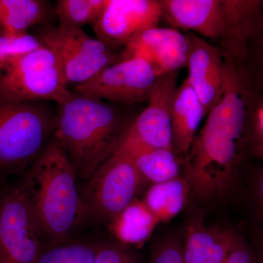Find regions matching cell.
Masks as SVG:
<instances>
[{
	"mask_svg": "<svg viewBox=\"0 0 263 263\" xmlns=\"http://www.w3.org/2000/svg\"><path fill=\"white\" fill-rule=\"evenodd\" d=\"M188 37L171 28L156 27L140 33L125 46L122 60L139 58L150 64L158 77L187 65Z\"/></svg>",
	"mask_w": 263,
	"mask_h": 263,
	"instance_id": "cell-12",
	"label": "cell"
},
{
	"mask_svg": "<svg viewBox=\"0 0 263 263\" xmlns=\"http://www.w3.org/2000/svg\"><path fill=\"white\" fill-rule=\"evenodd\" d=\"M51 4L44 0H0V31L7 34H26L29 28L48 25Z\"/></svg>",
	"mask_w": 263,
	"mask_h": 263,
	"instance_id": "cell-18",
	"label": "cell"
},
{
	"mask_svg": "<svg viewBox=\"0 0 263 263\" xmlns=\"http://www.w3.org/2000/svg\"><path fill=\"white\" fill-rule=\"evenodd\" d=\"M105 0H60L55 8L59 25L82 27L99 18Z\"/></svg>",
	"mask_w": 263,
	"mask_h": 263,
	"instance_id": "cell-22",
	"label": "cell"
},
{
	"mask_svg": "<svg viewBox=\"0 0 263 263\" xmlns=\"http://www.w3.org/2000/svg\"><path fill=\"white\" fill-rule=\"evenodd\" d=\"M162 15L176 27L209 38L223 37L226 28L224 0H164Z\"/></svg>",
	"mask_w": 263,
	"mask_h": 263,
	"instance_id": "cell-14",
	"label": "cell"
},
{
	"mask_svg": "<svg viewBox=\"0 0 263 263\" xmlns=\"http://www.w3.org/2000/svg\"><path fill=\"white\" fill-rule=\"evenodd\" d=\"M226 28L224 38L227 47L234 56L240 57L246 45L260 26L263 2L254 0H224Z\"/></svg>",
	"mask_w": 263,
	"mask_h": 263,
	"instance_id": "cell-17",
	"label": "cell"
},
{
	"mask_svg": "<svg viewBox=\"0 0 263 263\" xmlns=\"http://www.w3.org/2000/svg\"><path fill=\"white\" fill-rule=\"evenodd\" d=\"M158 223L143 201L135 200L110 226L119 242L127 246L148 239Z\"/></svg>",
	"mask_w": 263,
	"mask_h": 263,
	"instance_id": "cell-20",
	"label": "cell"
},
{
	"mask_svg": "<svg viewBox=\"0 0 263 263\" xmlns=\"http://www.w3.org/2000/svg\"><path fill=\"white\" fill-rule=\"evenodd\" d=\"M205 116L200 99L185 79L175 93L171 108L172 147L176 155H188Z\"/></svg>",
	"mask_w": 263,
	"mask_h": 263,
	"instance_id": "cell-16",
	"label": "cell"
},
{
	"mask_svg": "<svg viewBox=\"0 0 263 263\" xmlns=\"http://www.w3.org/2000/svg\"><path fill=\"white\" fill-rule=\"evenodd\" d=\"M235 235L228 230L209 228L201 216H195L185 233L184 263L226 262Z\"/></svg>",
	"mask_w": 263,
	"mask_h": 263,
	"instance_id": "cell-15",
	"label": "cell"
},
{
	"mask_svg": "<svg viewBox=\"0 0 263 263\" xmlns=\"http://www.w3.org/2000/svg\"><path fill=\"white\" fill-rule=\"evenodd\" d=\"M190 189L187 181L181 176L164 182L152 183L143 202L159 222H167L182 211Z\"/></svg>",
	"mask_w": 263,
	"mask_h": 263,
	"instance_id": "cell-19",
	"label": "cell"
},
{
	"mask_svg": "<svg viewBox=\"0 0 263 263\" xmlns=\"http://www.w3.org/2000/svg\"><path fill=\"white\" fill-rule=\"evenodd\" d=\"M145 181L131 157L114 154L80 190L83 219L110 226L136 200Z\"/></svg>",
	"mask_w": 263,
	"mask_h": 263,
	"instance_id": "cell-5",
	"label": "cell"
},
{
	"mask_svg": "<svg viewBox=\"0 0 263 263\" xmlns=\"http://www.w3.org/2000/svg\"><path fill=\"white\" fill-rule=\"evenodd\" d=\"M162 15L160 1L105 0L93 29L96 38L112 50L127 46L140 33L157 27Z\"/></svg>",
	"mask_w": 263,
	"mask_h": 263,
	"instance_id": "cell-11",
	"label": "cell"
},
{
	"mask_svg": "<svg viewBox=\"0 0 263 263\" xmlns=\"http://www.w3.org/2000/svg\"><path fill=\"white\" fill-rule=\"evenodd\" d=\"M229 72L224 95L208 114L185 164L184 179L202 200L226 195L234 181L243 151L245 103Z\"/></svg>",
	"mask_w": 263,
	"mask_h": 263,
	"instance_id": "cell-1",
	"label": "cell"
},
{
	"mask_svg": "<svg viewBox=\"0 0 263 263\" xmlns=\"http://www.w3.org/2000/svg\"><path fill=\"white\" fill-rule=\"evenodd\" d=\"M127 125L110 104L72 91L57 104L53 137L65 149L77 176L88 180L114 155Z\"/></svg>",
	"mask_w": 263,
	"mask_h": 263,
	"instance_id": "cell-3",
	"label": "cell"
},
{
	"mask_svg": "<svg viewBox=\"0 0 263 263\" xmlns=\"http://www.w3.org/2000/svg\"><path fill=\"white\" fill-rule=\"evenodd\" d=\"M47 102L0 100V183L22 176L43 153L56 127Z\"/></svg>",
	"mask_w": 263,
	"mask_h": 263,
	"instance_id": "cell-4",
	"label": "cell"
},
{
	"mask_svg": "<svg viewBox=\"0 0 263 263\" xmlns=\"http://www.w3.org/2000/svg\"><path fill=\"white\" fill-rule=\"evenodd\" d=\"M254 152L259 158L263 159V138H257L254 146Z\"/></svg>",
	"mask_w": 263,
	"mask_h": 263,
	"instance_id": "cell-30",
	"label": "cell"
},
{
	"mask_svg": "<svg viewBox=\"0 0 263 263\" xmlns=\"http://www.w3.org/2000/svg\"><path fill=\"white\" fill-rule=\"evenodd\" d=\"M257 138H263V105L257 114Z\"/></svg>",
	"mask_w": 263,
	"mask_h": 263,
	"instance_id": "cell-29",
	"label": "cell"
},
{
	"mask_svg": "<svg viewBox=\"0 0 263 263\" xmlns=\"http://www.w3.org/2000/svg\"><path fill=\"white\" fill-rule=\"evenodd\" d=\"M258 263H263V233L259 237Z\"/></svg>",
	"mask_w": 263,
	"mask_h": 263,
	"instance_id": "cell-31",
	"label": "cell"
},
{
	"mask_svg": "<svg viewBox=\"0 0 263 263\" xmlns=\"http://www.w3.org/2000/svg\"><path fill=\"white\" fill-rule=\"evenodd\" d=\"M176 83V72L158 77L146 108L123 132L114 154L133 157L147 151L173 149L171 108Z\"/></svg>",
	"mask_w": 263,
	"mask_h": 263,
	"instance_id": "cell-8",
	"label": "cell"
},
{
	"mask_svg": "<svg viewBox=\"0 0 263 263\" xmlns=\"http://www.w3.org/2000/svg\"><path fill=\"white\" fill-rule=\"evenodd\" d=\"M151 263H184L181 242L176 238L161 241L154 249Z\"/></svg>",
	"mask_w": 263,
	"mask_h": 263,
	"instance_id": "cell-26",
	"label": "cell"
},
{
	"mask_svg": "<svg viewBox=\"0 0 263 263\" xmlns=\"http://www.w3.org/2000/svg\"><path fill=\"white\" fill-rule=\"evenodd\" d=\"M157 79L148 62L129 58L105 67L89 81L74 86L73 91L104 101L147 103Z\"/></svg>",
	"mask_w": 263,
	"mask_h": 263,
	"instance_id": "cell-10",
	"label": "cell"
},
{
	"mask_svg": "<svg viewBox=\"0 0 263 263\" xmlns=\"http://www.w3.org/2000/svg\"><path fill=\"white\" fill-rule=\"evenodd\" d=\"M95 263H138L134 253L127 245L106 242L98 245Z\"/></svg>",
	"mask_w": 263,
	"mask_h": 263,
	"instance_id": "cell-25",
	"label": "cell"
},
{
	"mask_svg": "<svg viewBox=\"0 0 263 263\" xmlns=\"http://www.w3.org/2000/svg\"><path fill=\"white\" fill-rule=\"evenodd\" d=\"M98 245L69 243L46 248L36 263H95Z\"/></svg>",
	"mask_w": 263,
	"mask_h": 263,
	"instance_id": "cell-23",
	"label": "cell"
},
{
	"mask_svg": "<svg viewBox=\"0 0 263 263\" xmlns=\"http://www.w3.org/2000/svg\"><path fill=\"white\" fill-rule=\"evenodd\" d=\"M45 249L22 183H0V263H36Z\"/></svg>",
	"mask_w": 263,
	"mask_h": 263,
	"instance_id": "cell-9",
	"label": "cell"
},
{
	"mask_svg": "<svg viewBox=\"0 0 263 263\" xmlns=\"http://www.w3.org/2000/svg\"><path fill=\"white\" fill-rule=\"evenodd\" d=\"M255 197L259 214L263 219V171L259 175L256 181Z\"/></svg>",
	"mask_w": 263,
	"mask_h": 263,
	"instance_id": "cell-28",
	"label": "cell"
},
{
	"mask_svg": "<svg viewBox=\"0 0 263 263\" xmlns=\"http://www.w3.org/2000/svg\"><path fill=\"white\" fill-rule=\"evenodd\" d=\"M42 45L37 37L29 33L10 34L0 31V75L15 59Z\"/></svg>",
	"mask_w": 263,
	"mask_h": 263,
	"instance_id": "cell-24",
	"label": "cell"
},
{
	"mask_svg": "<svg viewBox=\"0 0 263 263\" xmlns=\"http://www.w3.org/2000/svg\"><path fill=\"white\" fill-rule=\"evenodd\" d=\"M176 155L172 148H160L142 152L131 158L145 181L157 183L179 177Z\"/></svg>",
	"mask_w": 263,
	"mask_h": 263,
	"instance_id": "cell-21",
	"label": "cell"
},
{
	"mask_svg": "<svg viewBox=\"0 0 263 263\" xmlns=\"http://www.w3.org/2000/svg\"><path fill=\"white\" fill-rule=\"evenodd\" d=\"M42 27L37 37L56 54L68 86L84 84L117 62L112 50L86 34L82 27L50 24Z\"/></svg>",
	"mask_w": 263,
	"mask_h": 263,
	"instance_id": "cell-7",
	"label": "cell"
},
{
	"mask_svg": "<svg viewBox=\"0 0 263 263\" xmlns=\"http://www.w3.org/2000/svg\"><path fill=\"white\" fill-rule=\"evenodd\" d=\"M72 91L53 51L43 46L13 60L0 75V100L61 103Z\"/></svg>",
	"mask_w": 263,
	"mask_h": 263,
	"instance_id": "cell-6",
	"label": "cell"
},
{
	"mask_svg": "<svg viewBox=\"0 0 263 263\" xmlns=\"http://www.w3.org/2000/svg\"><path fill=\"white\" fill-rule=\"evenodd\" d=\"M18 180L45 247L70 242L71 236L84 220L80 190L75 168L53 137Z\"/></svg>",
	"mask_w": 263,
	"mask_h": 263,
	"instance_id": "cell-2",
	"label": "cell"
},
{
	"mask_svg": "<svg viewBox=\"0 0 263 263\" xmlns=\"http://www.w3.org/2000/svg\"><path fill=\"white\" fill-rule=\"evenodd\" d=\"M224 263H255L252 252L238 235H235Z\"/></svg>",
	"mask_w": 263,
	"mask_h": 263,
	"instance_id": "cell-27",
	"label": "cell"
},
{
	"mask_svg": "<svg viewBox=\"0 0 263 263\" xmlns=\"http://www.w3.org/2000/svg\"><path fill=\"white\" fill-rule=\"evenodd\" d=\"M187 37V79L208 115L222 98L228 70L224 67L220 50L195 34Z\"/></svg>",
	"mask_w": 263,
	"mask_h": 263,
	"instance_id": "cell-13",
	"label": "cell"
}]
</instances>
